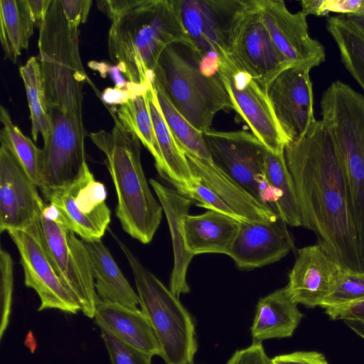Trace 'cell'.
Masks as SVG:
<instances>
[{
    "mask_svg": "<svg viewBox=\"0 0 364 364\" xmlns=\"http://www.w3.org/2000/svg\"><path fill=\"white\" fill-rule=\"evenodd\" d=\"M284 157L294 184L301 226L343 268L363 272L343 166L331 135L316 120Z\"/></svg>",
    "mask_w": 364,
    "mask_h": 364,
    "instance_id": "6da1fadb",
    "label": "cell"
},
{
    "mask_svg": "<svg viewBox=\"0 0 364 364\" xmlns=\"http://www.w3.org/2000/svg\"><path fill=\"white\" fill-rule=\"evenodd\" d=\"M110 19L108 53L133 93L146 90L162 52L175 43L188 46L176 0H101Z\"/></svg>",
    "mask_w": 364,
    "mask_h": 364,
    "instance_id": "7a4b0ae2",
    "label": "cell"
},
{
    "mask_svg": "<svg viewBox=\"0 0 364 364\" xmlns=\"http://www.w3.org/2000/svg\"><path fill=\"white\" fill-rule=\"evenodd\" d=\"M110 132L89 134L105 154V164L117 196L116 215L123 230L143 244H149L158 230L163 208L149 186L141 162V141L125 129L112 112Z\"/></svg>",
    "mask_w": 364,
    "mask_h": 364,
    "instance_id": "3957f363",
    "label": "cell"
},
{
    "mask_svg": "<svg viewBox=\"0 0 364 364\" xmlns=\"http://www.w3.org/2000/svg\"><path fill=\"white\" fill-rule=\"evenodd\" d=\"M216 59L200 60L182 43L164 49L154 72L152 83L198 131L210 130L218 112L234 107L218 72Z\"/></svg>",
    "mask_w": 364,
    "mask_h": 364,
    "instance_id": "277c9868",
    "label": "cell"
},
{
    "mask_svg": "<svg viewBox=\"0 0 364 364\" xmlns=\"http://www.w3.org/2000/svg\"><path fill=\"white\" fill-rule=\"evenodd\" d=\"M78 28L70 26L60 0H53L39 28L38 58L48 110L82 122V87L90 82L79 50Z\"/></svg>",
    "mask_w": 364,
    "mask_h": 364,
    "instance_id": "5b68a950",
    "label": "cell"
},
{
    "mask_svg": "<svg viewBox=\"0 0 364 364\" xmlns=\"http://www.w3.org/2000/svg\"><path fill=\"white\" fill-rule=\"evenodd\" d=\"M114 238L133 273L141 310L158 340L160 356L166 364H194L198 342L191 314L124 243Z\"/></svg>",
    "mask_w": 364,
    "mask_h": 364,
    "instance_id": "8992f818",
    "label": "cell"
},
{
    "mask_svg": "<svg viewBox=\"0 0 364 364\" xmlns=\"http://www.w3.org/2000/svg\"><path fill=\"white\" fill-rule=\"evenodd\" d=\"M188 46L199 59L232 56L258 0H176Z\"/></svg>",
    "mask_w": 364,
    "mask_h": 364,
    "instance_id": "52a82bcc",
    "label": "cell"
},
{
    "mask_svg": "<svg viewBox=\"0 0 364 364\" xmlns=\"http://www.w3.org/2000/svg\"><path fill=\"white\" fill-rule=\"evenodd\" d=\"M41 245L65 287L83 314L95 318L97 296L89 254L84 240L50 218L44 210L26 230Z\"/></svg>",
    "mask_w": 364,
    "mask_h": 364,
    "instance_id": "ba28073f",
    "label": "cell"
},
{
    "mask_svg": "<svg viewBox=\"0 0 364 364\" xmlns=\"http://www.w3.org/2000/svg\"><path fill=\"white\" fill-rule=\"evenodd\" d=\"M48 202L45 212L84 241L100 240L110 222L105 185L86 163L78 176L63 186L41 189Z\"/></svg>",
    "mask_w": 364,
    "mask_h": 364,
    "instance_id": "9c48e42d",
    "label": "cell"
},
{
    "mask_svg": "<svg viewBox=\"0 0 364 364\" xmlns=\"http://www.w3.org/2000/svg\"><path fill=\"white\" fill-rule=\"evenodd\" d=\"M184 153L191 173L189 198L198 206L221 213L240 223L276 222L280 218L213 161Z\"/></svg>",
    "mask_w": 364,
    "mask_h": 364,
    "instance_id": "30bf717a",
    "label": "cell"
},
{
    "mask_svg": "<svg viewBox=\"0 0 364 364\" xmlns=\"http://www.w3.org/2000/svg\"><path fill=\"white\" fill-rule=\"evenodd\" d=\"M213 161L242 187L278 214L279 195L265 174L267 149L243 130L203 133Z\"/></svg>",
    "mask_w": 364,
    "mask_h": 364,
    "instance_id": "8fae6325",
    "label": "cell"
},
{
    "mask_svg": "<svg viewBox=\"0 0 364 364\" xmlns=\"http://www.w3.org/2000/svg\"><path fill=\"white\" fill-rule=\"evenodd\" d=\"M218 72L234 110L252 133L274 154L284 152L287 144L277 122L265 90L230 56L219 58Z\"/></svg>",
    "mask_w": 364,
    "mask_h": 364,
    "instance_id": "7c38bea8",
    "label": "cell"
},
{
    "mask_svg": "<svg viewBox=\"0 0 364 364\" xmlns=\"http://www.w3.org/2000/svg\"><path fill=\"white\" fill-rule=\"evenodd\" d=\"M50 131L41 149L40 189L63 186L75 179L87 163L83 122L57 109L48 110Z\"/></svg>",
    "mask_w": 364,
    "mask_h": 364,
    "instance_id": "4fadbf2b",
    "label": "cell"
},
{
    "mask_svg": "<svg viewBox=\"0 0 364 364\" xmlns=\"http://www.w3.org/2000/svg\"><path fill=\"white\" fill-rule=\"evenodd\" d=\"M304 64L289 65L267 85L265 92L287 144L301 139L316 120L309 73Z\"/></svg>",
    "mask_w": 364,
    "mask_h": 364,
    "instance_id": "5bb4252c",
    "label": "cell"
},
{
    "mask_svg": "<svg viewBox=\"0 0 364 364\" xmlns=\"http://www.w3.org/2000/svg\"><path fill=\"white\" fill-rule=\"evenodd\" d=\"M262 21L284 61L311 68L326 60L323 46L309 33L306 16L291 13L282 0H258Z\"/></svg>",
    "mask_w": 364,
    "mask_h": 364,
    "instance_id": "9a60e30c",
    "label": "cell"
},
{
    "mask_svg": "<svg viewBox=\"0 0 364 364\" xmlns=\"http://www.w3.org/2000/svg\"><path fill=\"white\" fill-rule=\"evenodd\" d=\"M37 188L13 152L1 143V232L25 231L37 220L46 205Z\"/></svg>",
    "mask_w": 364,
    "mask_h": 364,
    "instance_id": "2e32d148",
    "label": "cell"
},
{
    "mask_svg": "<svg viewBox=\"0 0 364 364\" xmlns=\"http://www.w3.org/2000/svg\"><path fill=\"white\" fill-rule=\"evenodd\" d=\"M7 232L18 250L25 285L34 289L40 299L38 310L58 309L71 314L81 311L36 240L23 230Z\"/></svg>",
    "mask_w": 364,
    "mask_h": 364,
    "instance_id": "e0dca14e",
    "label": "cell"
},
{
    "mask_svg": "<svg viewBox=\"0 0 364 364\" xmlns=\"http://www.w3.org/2000/svg\"><path fill=\"white\" fill-rule=\"evenodd\" d=\"M341 268L320 243L304 247L297 251L284 291L296 304L321 306Z\"/></svg>",
    "mask_w": 364,
    "mask_h": 364,
    "instance_id": "ac0fdd59",
    "label": "cell"
},
{
    "mask_svg": "<svg viewBox=\"0 0 364 364\" xmlns=\"http://www.w3.org/2000/svg\"><path fill=\"white\" fill-rule=\"evenodd\" d=\"M294 247L281 218L276 222L240 223L228 256L239 268L250 269L279 261Z\"/></svg>",
    "mask_w": 364,
    "mask_h": 364,
    "instance_id": "d6986e66",
    "label": "cell"
},
{
    "mask_svg": "<svg viewBox=\"0 0 364 364\" xmlns=\"http://www.w3.org/2000/svg\"><path fill=\"white\" fill-rule=\"evenodd\" d=\"M231 58L265 90L271 80L288 67L276 49L258 8L247 18Z\"/></svg>",
    "mask_w": 364,
    "mask_h": 364,
    "instance_id": "ffe728a7",
    "label": "cell"
},
{
    "mask_svg": "<svg viewBox=\"0 0 364 364\" xmlns=\"http://www.w3.org/2000/svg\"><path fill=\"white\" fill-rule=\"evenodd\" d=\"M149 183L159 199L168 223L174 259L169 289L179 298L181 294L191 291L186 275L193 255L186 247L183 220L188 215L189 209L194 201L176 190L164 186L154 178L149 179Z\"/></svg>",
    "mask_w": 364,
    "mask_h": 364,
    "instance_id": "44dd1931",
    "label": "cell"
},
{
    "mask_svg": "<svg viewBox=\"0 0 364 364\" xmlns=\"http://www.w3.org/2000/svg\"><path fill=\"white\" fill-rule=\"evenodd\" d=\"M240 226L238 220L215 210L188 214L183 220L186 249L193 256L204 253L229 255Z\"/></svg>",
    "mask_w": 364,
    "mask_h": 364,
    "instance_id": "7402d4cb",
    "label": "cell"
},
{
    "mask_svg": "<svg viewBox=\"0 0 364 364\" xmlns=\"http://www.w3.org/2000/svg\"><path fill=\"white\" fill-rule=\"evenodd\" d=\"M95 316L124 343L152 356L161 355V348L154 331L141 310L100 300Z\"/></svg>",
    "mask_w": 364,
    "mask_h": 364,
    "instance_id": "603a6c76",
    "label": "cell"
},
{
    "mask_svg": "<svg viewBox=\"0 0 364 364\" xmlns=\"http://www.w3.org/2000/svg\"><path fill=\"white\" fill-rule=\"evenodd\" d=\"M303 316L284 288L261 297L250 328L252 343L291 337Z\"/></svg>",
    "mask_w": 364,
    "mask_h": 364,
    "instance_id": "cb8c5ba5",
    "label": "cell"
},
{
    "mask_svg": "<svg viewBox=\"0 0 364 364\" xmlns=\"http://www.w3.org/2000/svg\"><path fill=\"white\" fill-rule=\"evenodd\" d=\"M148 105L160 149L163 168L159 175L189 198L191 173L184 151L174 138L161 110L153 85L146 90Z\"/></svg>",
    "mask_w": 364,
    "mask_h": 364,
    "instance_id": "d4e9b609",
    "label": "cell"
},
{
    "mask_svg": "<svg viewBox=\"0 0 364 364\" xmlns=\"http://www.w3.org/2000/svg\"><path fill=\"white\" fill-rule=\"evenodd\" d=\"M84 242L89 254L95 280V289L100 299L131 309H138V294L130 286L101 239Z\"/></svg>",
    "mask_w": 364,
    "mask_h": 364,
    "instance_id": "484cf974",
    "label": "cell"
},
{
    "mask_svg": "<svg viewBox=\"0 0 364 364\" xmlns=\"http://www.w3.org/2000/svg\"><path fill=\"white\" fill-rule=\"evenodd\" d=\"M35 23L28 0L0 1V38L5 58L16 63L27 49Z\"/></svg>",
    "mask_w": 364,
    "mask_h": 364,
    "instance_id": "4316f807",
    "label": "cell"
},
{
    "mask_svg": "<svg viewBox=\"0 0 364 364\" xmlns=\"http://www.w3.org/2000/svg\"><path fill=\"white\" fill-rule=\"evenodd\" d=\"M147 89L133 95L120 105L116 116L122 126L133 133L151 154L160 173L163 162L149 108Z\"/></svg>",
    "mask_w": 364,
    "mask_h": 364,
    "instance_id": "83f0119b",
    "label": "cell"
},
{
    "mask_svg": "<svg viewBox=\"0 0 364 364\" xmlns=\"http://www.w3.org/2000/svg\"><path fill=\"white\" fill-rule=\"evenodd\" d=\"M265 174L269 185L279 195L278 215L285 224L301 226V218L292 177L287 168L284 152L267 151Z\"/></svg>",
    "mask_w": 364,
    "mask_h": 364,
    "instance_id": "f1b7e54d",
    "label": "cell"
},
{
    "mask_svg": "<svg viewBox=\"0 0 364 364\" xmlns=\"http://www.w3.org/2000/svg\"><path fill=\"white\" fill-rule=\"evenodd\" d=\"M326 28L336 43L342 64L364 92V36L339 15L328 16Z\"/></svg>",
    "mask_w": 364,
    "mask_h": 364,
    "instance_id": "f546056e",
    "label": "cell"
},
{
    "mask_svg": "<svg viewBox=\"0 0 364 364\" xmlns=\"http://www.w3.org/2000/svg\"><path fill=\"white\" fill-rule=\"evenodd\" d=\"M23 81L31 121V134L36 141L39 134L46 141L50 131V119L48 110L43 83L38 58L31 57L19 68Z\"/></svg>",
    "mask_w": 364,
    "mask_h": 364,
    "instance_id": "4dcf8cb0",
    "label": "cell"
},
{
    "mask_svg": "<svg viewBox=\"0 0 364 364\" xmlns=\"http://www.w3.org/2000/svg\"><path fill=\"white\" fill-rule=\"evenodd\" d=\"M0 120L3 124L0 132L1 143L13 152L33 182L40 188L41 149L13 123L8 110L4 106L0 107Z\"/></svg>",
    "mask_w": 364,
    "mask_h": 364,
    "instance_id": "1f68e13d",
    "label": "cell"
},
{
    "mask_svg": "<svg viewBox=\"0 0 364 364\" xmlns=\"http://www.w3.org/2000/svg\"><path fill=\"white\" fill-rule=\"evenodd\" d=\"M164 119L183 151L213 161L203 133L196 129L171 103L163 91L152 83Z\"/></svg>",
    "mask_w": 364,
    "mask_h": 364,
    "instance_id": "d6a6232c",
    "label": "cell"
},
{
    "mask_svg": "<svg viewBox=\"0 0 364 364\" xmlns=\"http://www.w3.org/2000/svg\"><path fill=\"white\" fill-rule=\"evenodd\" d=\"M364 299V271L342 267L333 287L321 307L326 311L340 309Z\"/></svg>",
    "mask_w": 364,
    "mask_h": 364,
    "instance_id": "836d02e7",
    "label": "cell"
},
{
    "mask_svg": "<svg viewBox=\"0 0 364 364\" xmlns=\"http://www.w3.org/2000/svg\"><path fill=\"white\" fill-rule=\"evenodd\" d=\"M100 327L112 364H151L152 355L141 352L117 338L98 317H95Z\"/></svg>",
    "mask_w": 364,
    "mask_h": 364,
    "instance_id": "e575fe53",
    "label": "cell"
},
{
    "mask_svg": "<svg viewBox=\"0 0 364 364\" xmlns=\"http://www.w3.org/2000/svg\"><path fill=\"white\" fill-rule=\"evenodd\" d=\"M13 260L10 254L0 251V338L2 339L9 323L13 294Z\"/></svg>",
    "mask_w": 364,
    "mask_h": 364,
    "instance_id": "d590c367",
    "label": "cell"
},
{
    "mask_svg": "<svg viewBox=\"0 0 364 364\" xmlns=\"http://www.w3.org/2000/svg\"><path fill=\"white\" fill-rule=\"evenodd\" d=\"M68 24L78 28L86 22L92 6L91 0H60Z\"/></svg>",
    "mask_w": 364,
    "mask_h": 364,
    "instance_id": "8d00e7d4",
    "label": "cell"
},
{
    "mask_svg": "<svg viewBox=\"0 0 364 364\" xmlns=\"http://www.w3.org/2000/svg\"><path fill=\"white\" fill-rule=\"evenodd\" d=\"M225 364H271L262 343L236 350Z\"/></svg>",
    "mask_w": 364,
    "mask_h": 364,
    "instance_id": "74e56055",
    "label": "cell"
},
{
    "mask_svg": "<svg viewBox=\"0 0 364 364\" xmlns=\"http://www.w3.org/2000/svg\"><path fill=\"white\" fill-rule=\"evenodd\" d=\"M271 364H329L326 357L316 351H296L270 358Z\"/></svg>",
    "mask_w": 364,
    "mask_h": 364,
    "instance_id": "f35d334b",
    "label": "cell"
},
{
    "mask_svg": "<svg viewBox=\"0 0 364 364\" xmlns=\"http://www.w3.org/2000/svg\"><path fill=\"white\" fill-rule=\"evenodd\" d=\"M363 0H323L322 16H327L330 12L338 15L358 14L363 6Z\"/></svg>",
    "mask_w": 364,
    "mask_h": 364,
    "instance_id": "ab89813d",
    "label": "cell"
},
{
    "mask_svg": "<svg viewBox=\"0 0 364 364\" xmlns=\"http://www.w3.org/2000/svg\"><path fill=\"white\" fill-rule=\"evenodd\" d=\"M325 312L333 320H357L364 322V299L348 306Z\"/></svg>",
    "mask_w": 364,
    "mask_h": 364,
    "instance_id": "60d3db41",
    "label": "cell"
},
{
    "mask_svg": "<svg viewBox=\"0 0 364 364\" xmlns=\"http://www.w3.org/2000/svg\"><path fill=\"white\" fill-rule=\"evenodd\" d=\"M53 0H28L35 26L40 28Z\"/></svg>",
    "mask_w": 364,
    "mask_h": 364,
    "instance_id": "b9f144b4",
    "label": "cell"
},
{
    "mask_svg": "<svg viewBox=\"0 0 364 364\" xmlns=\"http://www.w3.org/2000/svg\"><path fill=\"white\" fill-rule=\"evenodd\" d=\"M133 94L130 90H121L116 87L114 89H107L103 93L102 98L107 103L123 104Z\"/></svg>",
    "mask_w": 364,
    "mask_h": 364,
    "instance_id": "7bdbcfd3",
    "label": "cell"
},
{
    "mask_svg": "<svg viewBox=\"0 0 364 364\" xmlns=\"http://www.w3.org/2000/svg\"><path fill=\"white\" fill-rule=\"evenodd\" d=\"M339 16L364 36V14Z\"/></svg>",
    "mask_w": 364,
    "mask_h": 364,
    "instance_id": "ee69618b",
    "label": "cell"
},
{
    "mask_svg": "<svg viewBox=\"0 0 364 364\" xmlns=\"http://www.w3.org/2000/svg\"><path fill=\"white\" fill-rule=\"evenodd\" d=\"M344 322L356 334L364 338V322L357 320H344Z\"/></svg>",
    "mask_w": 364,
    "mask_h": 364,
    "instance_id": "f6af8a7d",
    "label": "cell"
},
{
    "mask_svg": "<svg viewBox=\"0 0 364 364\" xmlns=\"http://www.w3.org/2000/svg\"><path fill=\"white\" fill-rule=\"evenodd\" d=\"M358 14H364V0L360 11Z\"/></svg>",
    "mask_w": 364,
    "mask_h": 364,
    "instance_id": "bcb514c9",
    "label": "cell"
}]
</instances>
